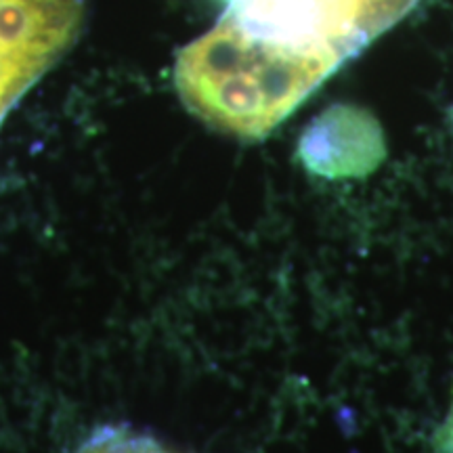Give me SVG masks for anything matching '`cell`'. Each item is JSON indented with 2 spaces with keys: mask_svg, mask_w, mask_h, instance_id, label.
Returning a JSON list of instances; mask_svg holds the SVG:
<instances>
[{
  "mask_svg": "<svg viewBox=\"0 0 453 453\" xmlns=\"http://www.w3.org/2000/svg\"><path fill=\"white\" fill-rule=\"evenodd\" d=\"M78 453H173L143 434L127 428H105L88 439Z\"/></svg>",
  "mask_w": 453,
  "mask_h": 453,
  "instance_id": "4",
  "label": "cell"
},
{
  "mask_svg": "<svg viewBox=\"0 0 453 453\" xmlns=\"http://www.w3.org/2000/svg\"><path fill=\"white\" fill-rule=\"evenodd\" d=\"M220 19L248 36L334 67L399 24L420 0H225Z\"/></svg>",
  "mask_w": 453,
  "mask_h": 453,
  "instance_id": "2",
  "label": "cell"
},
{
  "mask_svg": "<svg viewBox=\"0 0 453 453\" xmlns=\"http://www.w3.org/2000/svg\"><path fill=\"white\" fill-rule=\"evenodd\" d=\"M433 453H453V403L449 413H447L443 426L437 430Z\"/></svg>",
  "mask_w": 453,
  "mask_h": 453,
  "instance_id": "5",
  "label": "cell"
},
{
  "mask_svg": "<svg viewBox=\"0 0 453 453\" xmlns=\"http://www.w3.org/2000/svg\"><path fill=\"white\" fill-rule=\"evenodd\" d=\"M300 160L327 179L365 177L387 156L380 124L355 105H332L300 137Z\"/></svg>",
  "mask_w": 453,
  "mask_h": 453,
  "instance_id": "3",
  "label": "cell"
},
{
  "mask_svg": "<svg viewBox=\"0 0 453 453\" xmlns=\"http://www.w3.org/2000/svg\"><path fill=\"white\" fill-rule=\"evenodd\" d=\"M336 67L248 36L220 19L179 53L174 84L202 122L242 139L280 127Z\"/></svg>",
  "mask_w": 453,
  "mask_h": 453,
  "instance_id": "1",
  "label": "cell"
}]
</instances>
